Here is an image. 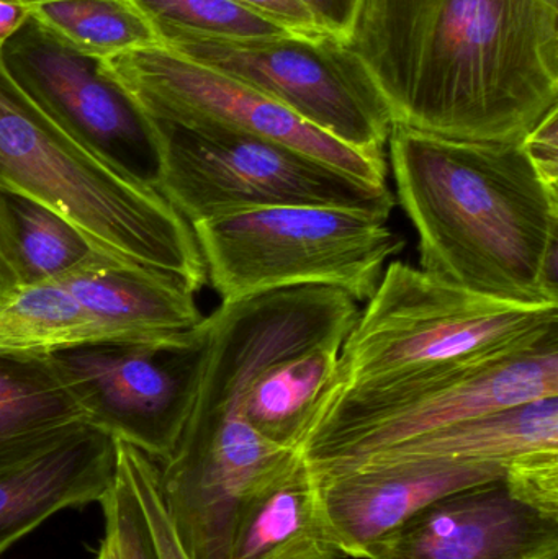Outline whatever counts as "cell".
I'll return each instance as SVG.
<instances>
[{"instance_id":"obj_1","label":"cell","mask_w":558,"mask_h":559,"mask_svg":"<svg viewBox=\"0 0 558 559\" xmlns=\"http://www.w3.org/2000/svg\"><path fill=\"white\" fill-rule=\"evenodd\" d=\"M346 45L393 127L521 143L558 108V0H363Z\"/></svg>"},{"instance_id":"obj_2","label":"cell","mask_w":558,"mask_h":559,"mask_svg":"<svg viewBox=\"0 0 558 559\" xmlns=\"http://www.w3.org/2000/svg\"><path fill=\"white\" fill-rule=\"evenodd\" d=\"M396 199L432 277L518 305H558V187L521 143L389 138Z\"/></svg>"},{"instance_id":"obj_3","label":"cell","mask_w":558,"mask_h":559,"mask_svg":"<svg viewBox=\"0 0 558 559\" xmlns=\"http://www.w3.org/2000/svg\"><path fill=\"white\" fill-rule=\"evenodd\" d=\"M0 192L32 200L104 254L176 275L193 292L206 271L192 226L163 193L79 143L10 78L0 59Z\"/></svg>"},{"instance_id":"obj_4","label":"cell","mask_w":558,"mask_h":559,"mask_svg":"<svg viewBox=\"0 0 558 559\" xmlns=\"http://www.w3.org/2000/svg\"><path fill=\"white\" fill-rule=\"evenodd\" d=\"M347 334L331 394L558 341V305H518L390 262Z\"/></svg>"},{"instance_id":"obj_5","label":"cell","mask_w":558,"mask_h":559,"mask_svg":"<svg viewBox=\"0 0 558 559\" xmlns=\"http://www.w3.org/2000/svg\"><path fill=\"white\" fill-rule=\"evenodd\" d=\"M222 302L298 286L367 301L405 239L387 222L331 206H268L192 225Z\"/></svg>"},{"instance_id":"obj_6","label":"cell","mask_w":558,"mask_h":559,"mask_svg":"<svg viewBox=\"0 0 558 559\" xmlns=\"http://www.w3.org/2000/svg\"><path fill=\"white\" fill-rule=\"evenodd\" d=\"M558 396V341L517 354L330 394L298 452L337 465L472 417Z\"/></svg>"},{"instance_id":"obj_7","label":"cell","mask_w":558,"mask_h":559,"mask_svg":"<svg viewBox=\"0 0 558 559\" xmlns=\"http://www.w3.org/2000/svg\"><path fill=\"white\" fill-rule=\"evenodd\" d=\"M154 187L190 226L268 206H331L389 222L395 195L274 141L154 121Z\"/></svg>"},{"instance_id":"obj_8","label":"cell","mask_w":558,"mask_h":559,"mask_svg":"<svg viewBox=\"0 0 558 559\" xmlns=\"http://www.w3.org/2000/svg\"><path fill=\"white\" fill-rule=\"evenodd\" d=\"M177 55L229 75L346 146L387 157L393 121L379 88L340 39L284 36L256 41L161 32Z\"/></svg>"},{"instance_id":"obj_9","label":"cell","mask_w":558,"mask_h":559,"mask_svg":"<svg viewBox=\"0 0 558 559\" xmlns=\"http://www.w3.org/2000/svg\"><path fill=\"white\" fill-rule=\"evenodd\" d=\"M205 318L189 331L55 352L88 426L166 462L186 429L206 355Z\"/></svg>"},{"instance_id":"obj_10","label":"cell","mask_w":558,"mask_h":559,"mask_svg":"<svg viewBox=\"0 0 558 559\" xmlns=\"http://www.w3.org/2000/svg\"><path fill=\"white\" fill-rule=\"evenodd\" d=\"M154 121L218 128L274 141L372 186H387V157L346 146L272 98L166 46L105 59Z\"/></svg>"},{"instance_id":"obj_11","label":"cell","mask_w":558,"mask_h":559,"mask_svg":"<svg viewBox=\"0 0 558 559\" xmlns=\"http://www.w3.org/2000/svg\"><path fill=\"white\" fill-rule=\"evenodd\" d=\"M15 84L66 133L154 187L159 133L107 61L85 55L29 15L0 48Z\"/></svg>"},{"instance_id":"obj_12","label":"cell","mask_w":558,"mask_h":559,"mask_svg":"<svg viewBox=\"0 0 558 559\" xmlns=\"http://www.w3.org/2000/svg\"><path fill=\"white\" fill-rule=\"evenodd\" d=\"M558 515L504 476L449 492L370 548L367 559H557Z\"/></svg>"},{"instance_id":"obj_13","label":"cell","mask_w":558,"mask_h":559,"mask_svg":"<svg viewBox=\"0 0 558 559\" xmlns=\"http://www.w3.org/2000/svg\"><path fill=\"white\" fill-rule=\"evenodd\" d=\"M507 466L497 462L423 460L313 476L321 518L337 550L344 559H367L377 542L426 506L449 492L501 478Z\"/></svg>"},{"instance_id":"obj_14","label":"cell","mask_w":558,"mask_h":559,"mask_svg":"<svg viewBox=\"0 0 558 559\" xmlns=\"http://www.w3.org/2000/svg\"><path fill=\"white\" fill-rule=\"evenodd\" d=\"M117 476V440L82 426L58 445L0 472V555L51 515L100 502Z\"/></svg>"},{"instance_id":"obj_15","label":"cell","mask_w":558,"mask_h":559,"mask_svg":"<svg viewBox=\"0 0 558 559\" xmlns=\"http://www.w3.org/2000/svg\"><path fill=\"white\" fill-rule=\"evenodd\" d=\"M225 559H344L321 518L317 479L298 450L242 498Z\"/></svg>"},{"instance_id":"obj_16","label":"cell","mask_w":558,"mask_h":559,"mask_svg":"<svg viewBox=\"0 0 558 559\" xmlns=\"http://www.w3.org/2000/svg\"><path fill=\"white\" fill-rule=\"evenodd\" d=\"M541 452H558V396L541 397L472 417L351 462L310 468L314 476H324L359 466L423 460L510 465L514 460Z\"/></svg>"},{"instance_id":"obj_17","label":"cell","mask_w":558,"mask_h":559,"mask_svg":"<svg viewBox=\"0 0 558 559\" xmlns=\"http://www.w3.org/2000/svg\"><path fill=\"white\" fill-rule=\"evenodd\" d=\"M85 424L51 355L0 350V472L58 445Z\"/></svg>"},{"instance_id":"obj_18","label":"cell","mask_w":558,"mask_h":559,"mask_svg":"<svg viewBox=\"0 0 558 559\" xmlns=\"http://www.w3.org/2000/svg\"><path fill=\"white\" fill-rule=\"evenodd\" d=\"M29 15L79 51L102 59L163 45L131 0H51L29 7Z\"/></svg>"},{"instance_id":"obj_19","label":"cell","mask_w":558,"mask_h":559,"mask_svg":"<svg viewBox=\"0 0 558 559\" xmlns=\"http://www.w3.org/2000/svg\"><path fill=\"white\" fill-rule=\"evenodd\" d=\"M7 197L26 283L61 278L114 259L95 248L84 233L52 210L22 197Z\"/></svg>"},{"instance_id":"obj_20","label":"cell","mask_w":558,"mask_h":559,"mask_svg":"<svg viewBox=\"0 0 558 559\" xmlns=\"http://www.w3.org/2000/svg\"><path fill=\"white\" fill-rule=\"evenodd\" d=\"M161 32L256 41L294 36L233 0H131ZM297 38V36H295Z\"/></svg>"},{"instance_id":"obj_21","label":"cell","mask_w":558,"mask_h":559,"mask_svg":"<svg viewBox=\"0 0 558 559\" xmlns=\"http://www.w3.org/2000/svg\"><path fill=\"white\" fill-rule=\"evenodd\" d=\"M117 465L123 469L146 519L157 559H192L174 527L159 486V465L130 443L117 442Z\"/></svg>"},{"instance_id":"obj_22","label":"cell","mask_w":558,"mask_h":559,"mask_svg":"<svg viewBox=\"0 0 558 559\" xmlns=\"http://www.w3.org/2000/svg\"><path fill=\"white\" fill-rule=\"evenodd\" d=\"M105 535L114 544L117 559H157L146 519L123 469L117 465L114 488L100 501Z\"/></svg>"},{"instance_id":"obj_23","label":"cell","mask_w":558,"mask_h":559,"mask_svg":"<svg viewBox=\"0 0 558 559\" xmlns=\"http://www.w3.org/2000/svg\"><path fill=\"white\" fill-rule=\"evenodd\" d=\"M510 488L547 514L558 515V452H541L514 460L504 473Z\"/></svg>"},{"instance_id":"obj_24","label":"cell","mask_w":558,"mask_h":559,"mask_svg":"<svg viewBox=\"0 0 558 559\" xmlns=\"http://www.w3.org/2000/svg\"><path fill=\"white\" fill-rule=\"evenodd\" d=\"M233 2L281 26L297 38L310 39V41L331 38L320 28L310 10L300 0H233Z\"/></svg>"},{"instance_id":"obj_25","label":"cell","mask_w":558,"mask_h":559,"mask_svg":"<svg viewBox=\"0 0 558 559\" xmlns=\"http://www.w3.org/2000/svg\"><path fill=\"white\" fill-rule=\"evenodd\" d=\"M25 285L28 283L20 259L19 239L9 197L0 192V306L5 305Z\"/></svg>"},{"instance_id":"obj_26","label":"cell","mask_w":558,"mask_h":559,"mask_svg":"<svg viewBox=\"0 0 558 559\" xmlns=\"http://www.w3.org/2000/svg\"><path fill=\"white\" fill-rule=\"evenodd\" d=\"M521 147L541 177L550 186L558 187V108L526 134Z\"/></svg>"},{"instance_id":"obj_27","label":"cell","mask_w":558,"mask_h":559,"mask_svg":"<svg viewBox=\"0 0 558 559\" xmlns=\"http://www.w3.org/2000/svg\"><path fill=\"white\" fill-rule=\"evenodd\" d=\"M320 28L331 38L346 43L363 0H300Z\"/></svg>"},{"instance_id":"obj_28","label":"cell","mask_w":558,"mask_h":559,"mask_svg":"<svg viewBox=\"0 0 558 559\" xmlns=\"http://www.w3.org/2000/svg\"><path fill=\"white\" fill-rule=\"evenodd\" d=\"M29 7L22 0H0V48L28 20Z\"/></svg>"},{"instance_id":"obj_29","label":"cell","mask_w":558,"mask_h":559,"mask_svg":"<svg viewBox=\"0 0 558 559\" xmlns=\"http://www.w3.org/2000/svg\"><path fill=\"white\" fill-rule=\"evenodd\" d=\"M95 559H117L114 544H111V540L107 537V535H105L104 540H102L100 548H98L97 558Z\"/></svg>"},{"instance_id":"obj_30","label":"cell","mask_w":558,"mask_h":559,"mask_svg":"<svg viewBox=\"0 0 558 559\" xmlns=\"http://www.w3.org/2000/svg\"><path fill=\"white\" fill-rule=\"evenodd\" d=\"M25 5L32 7L36 5V3H43V2H51V0H22Z\"/></svg>"}]
</instances>
